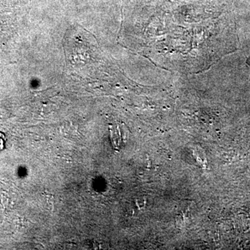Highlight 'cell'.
Instances as JSON below:
<instances>
[{
    "label": "cell",
    "instance_id": "obj_1",
    "mask_svg": "<svg viewBox=\"0 0 250 250\" xmlns=\"http://www.w3.org/2000/svg\"><path fill=\"white\" fill-rule=\"evenodd\" d=\"M5 144V136L2 133L0 132V150L4 149Z\"/></svg>",
    "mask_w": 250,
    "mask_h": 250
}]
</instances>
